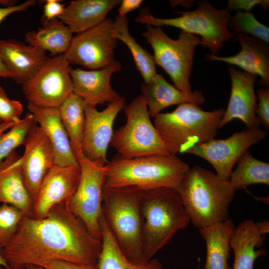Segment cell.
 I'll return each mask as SVG.
<instances>
[{
  "label": "cell",
  "mask_w": 269,
  "mask_h": 269,
  "mask_svg": "<svg viewBox=\"0 0 269 269\" xmlns=\"http://www.w3.org/2000/svg\"><path fill=\"white\" fill-rule=\"evenodd\" d=\"M25 269H44V268L40 266L27 265L25 266Z\"/></svg>",
  "instance_id": "cell-46"
},
{
  "label": "cell",
  "mask_w": 269,
  "mask_h": 269,
  "mask_svg": "<svg viewBox=\"0 0 269 269\" xmlns=\"http://www.w3.org/2000/svg\"><path fill=\"white\" fill-rule=\"evenodd\" d=\"M235 227L232 220L228 219L199 229L206 246L203 269H232L228 260L231 250L230 239Z\"/></svg>",
  "instance_id": "cell-26"
},
{
  "label": "cell",
  "mask_w": 269,
  "mask_h": 269,
  "mask_svg": "<svg viewBox=\"0 0 269 269\" xmlns=\"http://www.w3.org/2000/svg\"><path fill=\"white\" fill-rule=\"evenodd\" d=\"M259 103L257 104L256 116L266 130L269 129V89L260 88L257 91Z\"/></svg>",
  "instance_id": "cell-36"
},
{
  "label": "cell",
  "mask_w": 269,
  "mask_h": 269,
  "mask_svg": "<svg viewBox=\"0 0 269 269\" xmlns=\"http://www.w3.org/2000/svg\"><path fill=\"white\" fill-rule=\"evenodd\" d=\"M141 33L153 49L155 64L169 76L174 86L187 95L193 93L189 79L191 74L195 47L201 45L198 36L181 30L178 38L173 39L161 27L147 25Z\"/></svg>",
  "instance_id": "cell-8"
},
{
  "label": "cell",
  "mask_w": 269,
  "mask_h": 269,
  "mask_svg": "<svg viewBox=\"0 0 269 269\" xmlns=\"http://www.w3.org/2000/svg\"><path fill=\"white\" fill-rule=\"evenodd\" d=\"M17 1L14 0H0V6L2 7H10L17 5Z\"/></svg>",
  "instance_id": "cell-44"
},
{
  "label": "cell",
  "mask_w": 269,
  "mask_h": 269,
  "mask_svg": "<svg viewBox=\"0 0 269 269\" xmlns=\"http://www.w3.org/2000/svg\"><path fill=\"white\" fill-rule=\"evenodd\" d=\"M228 28L233 35L246 34L269 43V27L259 21L251 11H237L231 16Z\"/></svg>",
  "instance_id": "cell-33"
},
{
  "label": "cell",
  "mask_w": 269,
  "mask_h": 269,
  "mask_svg": "<svg viewBox=\"0 0 269 269\" xmlns=\"http://www.w3.org/2000/svg\"><path fill=\"white\" fill-rule=\"evenodd\" d=\"M24 214L6 204L0 205V246L5 247L15 233Z\"/></svg>",
  "instance_id": "cell-34"
},
{
  "label": "cell",
  "mask_w": 269,
  "mask_h": 269,
  "mask_svg": "<svg viewBox=\"0 0 269 269\" xmlns=\"http://www.w3.org/2000/svg\"><path fill=\"white\" fill-rule=\"evenodd\" d=\"M260 4L264 9H268L269 6L268 0H229L226 9L229 10H236L245 12H250L256 5Z\"/></svg>",
  "instance_id": "cell-37"
},
{
  "label": "cell",
  "mask_w": 269,
  "mask_h": 269,
  "mask_svg": "<svg viewBox=\"0 0 269 269\" xmlns=\"http://www.w3.org/2000/svg\"><path fill=\"white\" fill-rule=\"evenodd\" d=\"M269 231V223L267 221L256 223L248 219L235 227L230 242L234 255L232 269H255L256 260L267 255L266 250L260 248L263 245Z\"/></svg>",
  "instance_id": "cell-19"
},
{
  "label": "cell",
  "mask_w": 269,
  "mask_h": 269,
  "mask_svg": "<svg viewBox=\"0 0 269 269\" xmlns=\"http://www.w3.org/2000/svg\"><path fill=\"white\" fill-rule=\"evenodd\" d=\"M65 6L58 0H46L43 6L42 20L49 21L62 14Z\"/></svg>",
  "instance_id": "cell-38"
},
{
  "label": "cell",
  "mask_w": 269,
  "mask_h": 269,
  "mask_svg": "<svg viewBox=\"0 0 269 269\" xmlns=\"http://www.w3.org/2000/svg\"><path fill=\"white\" fill-rule=\"evenodd\" d=\"M1 122H2L0 120V124H1Z\"/></svg>",
  "instance_id": "cell-49"
},
{
  "label": "cell",
  "mask_w": 269,
  "mask_h": 269,
  "mask_svg": "<svg viewBox=\"0 0 269 269\" xmlns=\"http://www.w3.org/2000/svg\"><path fill=\"white\" fill-rule=\"evenodd\" d=\"M142 0H123L120 4L118 9V15L120 16H127V14L137 8L143 2Z\"/></svg>",
  "instance_id": "cell-41"
},
{
  "label": "cell",
  "mask_w": 269,
  "mask_h": 269,
  "mask_svg": "<svg viewBox=\"0 0 269 269\" xmlns=\"http://www.w3.org/2000/svg\"><path fill=\"white\" fill-rule=\"evenodd\" d=\"M36 3V1L35 0H28L12 7L6 8L0 7V23L4 18L10 14L16 12L25 11L29 7L35 5Z\"/></svg>",
  "instance_id": "cell-40"
},
{
  "label": "cell",
  "mask_w": 269,
  "mask_h": 269,
  "mask_svg": "<svg viewBox=\"0 0 269 269\" xmlns=\"http://www.w3.org/2000/svg\"><path fill=\"white\" fill-rule=\"evenodd\" d=\"M267 135L260 127L246 128L224 139L213 138L189 149L193 154L210 163L221 178L229 180L233 168L241 155Z\"/></svg>",
  "instance_id": "cell-13"
},
{
  "label": "cell",
  "mask_w": 269,
  "mask_h": 269,
  "mask_svg": "<svg viewBox=\"0 0 269 269\" xmlns=\"http://www.w3.org/2000/svg\"><path fill=\"white\" fill-rule=\"evenodd\" d=\"M142 191L134 187L103 188V216L125 256L132 262L144 263Z\"/></svg>",
  "instance_id": "cell-5"
},
{
  "label": "cell",
  "mask_w": 269,
  "mask_h": 269,
  "mask_svg": "<svg viewBox=\"0 0 269 269\" xmlns=\"http://www.w3.org/2000/svg\"><path fill=\"white\" fill-rule=\"evenodd\" d=\"M233 36L241 46V50L238 53L228 57L210 53L206 54L205 59L208 61H220L236 65L245 72L259 75L260 84L268 87L269 50L267 43L246 34H237Z\"/></svg>",
  "instance_id": "cell-20"
},
{
  "label": "cell",
  "mask_w": 269,
  "mask_h": 269,
  "mask_svg": "<svg viewBox=\"0 0 269 269\" xmlns=\"http://www.w3.org/2000/svg\"><path fill=\"white\" fill-rule=\"evenodd\" d=\"M121 2V0L72 1L57 18L67 26L72 33L77 34L103 21L109 12Z\"/></svg>",
  "instance_id": "cell-25"
},
{
  "label": "cell",
  "mask_w": 269,
  "mask_h": 269,
  "mask_svg": "<svg viewBox=\"0 0 269 269\" xmlns=\"http://www.w3.org/2000/svg\"><path fill=\"white\" fill-rule=\"evenodd\" d=\"M196 269H201V267H200V262H199L198 266V267L196 268Z\"/></svg>",
  "instance_id": "cell-47"
},
{
  "label": "cell",
  "mask_w": 269,
  "mask_h": 269,
  "mask_svg": "<svg viewBox=\"0 0 269 269\" xmlns=\"http://www.w3.org/2000/svg\"><path fill=\"white\" fill-rule=\"evenodd\" d=\"M0 266L5 267L8 269H10L4 257L3 253V248H2L0 246Z\"/></svg>",
  "instance_id": "cell-45"
},
{
  "label": "cell",
  "mask_w": 269,
  "mask_h": 269,
  "mask_svg": "<svg viewBox=\"0 0 269 269\" xmlns=\"http://www.w3.org/2000/svg\"><path fill=\"white\" fill-rule=\"evenodd\" d=\"M20 162L21 156L14 150L0 165V203L30 216L33 202L24 183Z\"/></svg>",
  "instance_id": "cell-23"
},
{
  "label": "cell",
  "mask_w": 269,
  "mask_h": 269,
  "mask_svg": "<svg viewBox=\"0 0 269 269\" xmlns=\"http://www.w3.org/2000/svg\"><path fill=\"white\" fill-rule=\"evenodd\" d=\"M42 27L37 31L31 30L25 34L26 42L53 55L64 54L73 37L69 27L57 18L42 20Z\"/></svg>",
  "instance_id": "cell-27"
},
{
  "label": "cell",
  "mask_w": 269,
  "mask_h": 269,
  "mask_svg": "<svg viewBox=\"0 0 269 269\" xmlns=\"http://www.w3.org/2000/svg\"><path fill=\"white\" fill-rule=\"evenodd\" d=\"M27 108L49 140L54 152L55 164L80 168L67 132L61 122L59 108H44L28 103Z\"/></svg>",
  "instance_id": "cell-21"
},
{
  "label": "cell",
  "mask_w": 269,
  "mask_h": 269,
  "mask_svg": "<svg viewBox=\"0 0 269 269\" xmlns=\"http://www.w3.org/2000/svg\"><path fill=\"white\" fill-rule=\"evenodd\" d=\"M121 69V64L116 60L99 70H84L70 67L73 93L86 104L95 106L117 101L122 97L112 87L111 79L113 74Z\"/></svg>",
  "instance_id": "cell-18"
},
{
  "label": "cell",
  "mask_w": 269,
  "mask_h": 269,
  "mask_svg": "<svg viewBox=\"0 0 269 269\" xmlns=\"http://www.w3.org/2000/svg\"><path fill=\"white\" fill-rule=\"evenodd\" d=\"M113 21L107 18L73 37L68 49L63 54L69 63L94 70L114 63L118 40L112 34Z\"/></svg>",
  "instance_id": "cell-12"
},
{
  "label": "cell",
  "mask_w": 269,
  "mask_h": 269,
  "mask_svg": "<svg viewBox=\"0 0 269 269\" xmlns=\"http://www.w3.org/2000/svg\"><path fill=\"white\" fill-rule=\"evenodd\" d=\"M177 191L195 227L203 228L229 219L236 190L216 173L199 166L190 168Z\"/></svg>",
  "instance_id": "cell-3"
},
{
  "label": "cell",
  "mask_w": 269,
  "mask_h": 269,
  "mask_svg": "<svg viewBox=\"0 0 269 269\" xmlns=\"http://www.w3.org/2000/svg\"><path fill=\"white\" fill-rule=\"evenodd\" d=\"M126 124L113 132L111 144L123 158L170 154L150 120L141 95L123 108Z\"/></svg>",
  "instance_id": "cell-9"
},
{
  "label": "cell",
  "mask_w": 269,
  "mask_h": 269,
  "mask_svg": "<svg viewBox=\"0 0 269 269\" xmlns=\"http://www.w3.org/2000/svg\"><path fill=\"white\" fill-rule=\"evenodd\" d=\"M125 105V98L109 103L99 111L96 106L85 104V122L82 142L83 155L92 161L106 164L107 152L113 134V125L117 116Z\"/></svg>",
  "instance_id": "cell-14"
},
{
  "label": "cell",
  "mask_w": 269,
  "mask_h": 269,
  "mask_svg": "<svg viewBox=\"0 0 269 269\" xmlns=\"http://www.w3.org/2000/svg\"><path fill=\"white\" fill-rule=\"evenodd\" d=\"M237 163L236 168L231 172L229 178L236 191L255 184L269 185V163L256 158L248 150Z\"/></svg>",
  "instance_id": "cell-31"
},
{
  "label": "cell",
  "mask_w": 269,
  "mask_h": 269,
  "mask_svg": "<svg viewBox=\"0 0 269 269\" xmlns=\"http://www.w3.org/2000/svg\"><path fill=\"white\" fill-rule=\"evenodd\" d=\"M0 269H8L5 267H4L3 266H0Z\"/></svg>",
  "instance_id": "cell-48"
},
{
  "label": "cell",
  "mask_w": 269,
  "mask_h": 269,
  "mask_svg": "<svg viewBox=\"0 0 269 269\" xmlns=\"http://www.w3.org/2000/svg\"><path fill=\"white\" fill-rule=\"evenodd\" d=\"M23 112V106L18 101L9 99L0 86V120L2 122L18 121Z\"/></svg>",
  "instance_id": "cell-35"
},
{
  "label": "cell",
  "mask_w": 269,
  "mask_h": 269,
  "mask_svg": "<svg viewBox=\"0 0 269 269\" xmlns=\"http://www.w3.org/2000/svg\"><path fill=\"white\" fill-rule=\"evenodd\" d=\"M101 228L102 247L97 263L99 269H163L161 263L156 259L140 264L130 261L117 243L103 217Z\"/></svg>",
  "instance_id": "cell-28"
},
{
  "label": "cell",
  "mask_w": 269,
  "mask_h": 269,
  "mask_svg": "<svg viewBox=\"0 0 269 269\" xmlns=\"http://www.w3.org/2000/svg\"><path fill=\"white\" fill-rule=\"evenodd\" d=\"M104 188L131 187L142 191L178 190L190 169L176 155H152L132 158L115 157L104 166Z\"/></svg>",
  "instance_id": "cell-2"
},
{
  "label": "cell",
  "mask_w": 269,
  "mask_h": 269,
  "mask_svg": "<svg viewBox=\"0 0 269 269\" xmlns=\"http://www.w3.org/2000/svg\"><path fill=\"white\" fill-rule=\"evenodd\" d=\"M141 209L143 255L147 262L187 227L190 219L177 190L170 188L142 191Z\"/></svg>",
  "instance_id": "cell-4"
},
{
  "label": "cell",
  "mask_w": 269,
  "mask_h": 269,
  "mask_svg": "<svg viewBox=\"0 0 269 269\" xmlns=\"http://www.w3.org/2000/svg\"><path fill=\"white\" fill-rule=\"evenodd\" d=\"M44 269H99L97 265L54 261L49 263Z\"/></svg>",
  "instance_id": "cell-39"
},
{
  "label": "cell",
  "mask_w": 269,
  "mask_h": 269,
  "mask_svg": "<svg viewBox=\"0 0 269 269\" xmlns=\"http://www.w3.org/2000/svg\"><path fill=\"white\" fill-rule=\"evenodd\" d=\"M197 8L179 12L181 15L170 18H158L144 11L134 18L136 22L154 27L171 26L195 35H200L201 45L217 54L224 44L234 37L228 28L231 16L227 9H217L208 1H198Z\"/></svg>",
  "instance_id": "cell-7"
},
{
  "label": "cell",
  "mask_w": 269,
  "mask_h": 269,
  "mask_svg": "<svg viewBox=\"0 0 269 269\" xmlns=\"http://www.w3.org/2000/svg\"><path fill=\"white\" fill-rule=\"evenodd\" d=\"M18 121L1 122V124H0V134L4 133L5 131L9 130L11 127H12L14 124H15Z\"/></svg>",
  "instance_id": "cell-43"
},
{
  "label": "cell",
  "mask_w": 269,
  "mask_h": 269,
  "mask_svg": "<svg viewBox=\"0 0 269 269\" xmlns=\"http://www.w3.org/2000/svg\"><path fill=\"white\" fill-rule=\"evenodd\" d=\"M0 77L12 78V75L0 55Z\"/></svg>",
  "instance_id": "cell-42"
},
{
  "label": "cell",
  "mask_w": 269,
  "mask_h": 269,
  "mask_svg": "<svg viewBox=\"0 0 269 269\" xmlns=\"http://www.w3.org/2000/svg\"><path fill=\"white\" fill-rule=\"evenodd\" d=\"M112 34L128 47L144 83L148 82L157 73L154 57L131 35L127 16H116L113 21Z\"/></svg>",
  "instance_id": "cell-30"
},
{
  "label": "cell",
  "mask_w": 269,
  "mask_h": 269,
  "mask_svg": "<svg viewBox=\"0 0 269 269\" xmlns=\"http://www.w3.org/2000/svg\"><path fill=\"white\" fill-rule=\"evenodd\" d=\"M229 72L231 94L219 129L234 119L241 120L247 128L259 127L260 124L256 116L258 97L254 89L257 76L233 67H230Z\"/></svg>",
  "instance_id": "cell-17"
},
{
  "label": "cell",
  "mask_w": 269,
  "mask_h": 269,
  "mask_svg": "<svg viewBox=\"0 0 269 269\" xmlns=\"http://www.w3.org/2000/svg\"><path fill=\"white\" fill-rule=\"evenodd\" d=\"M77 161L80 170V179L68 206L93 236L101 241L105 164L99 160H90L84 155Z\"/></svg>",
  "instance_id": "cell-10"
},
{
  "label": "cell",
  "mask_w": 269,
  "mask_h": 269,
  "mask_svg": "<svg viewBox=\"0 0 269 269\" xmlns=\"http://www.w3.org/2000/svg\"><path fill=\"white\" fill-rule=\"evenodd\" d=\"M36 124L33 116L28 113L8 131L0 134V165L16 147L23 145L28 132Z\"/></svg>",
  "instance_id": "cell-32"
},
{
  "label": "cell",
  "mask_w": 269,
  "mask_h": 269,
  "mask_svg": "<svg viewBox=\"0 0 269 269\" xmlns=\"http://www.w3.org/2000/svg\"><path fill=\"white\" fill-rule=\"evenodd\" d=\"M68 202L55 206L42 219L23 217L3 248L10 269H25L27 265L44 268L54 261L97 264L101 241L70 210Z\"/></svg>",
  "instance_id": "cell-1"
},
{
  "label": "cell",
  "mask_w": 269,
  "mask_h": 269,
  "mask_svg": "<svg viewBox=\"0 0 269 269\" xmlns=\"http://www.w3.org/2000/svg\"><path fill=\"white\" fill-rule=\"evenodd\" d=\"M85 104L81 98L72 93L59 107L61 122L77 160L83 155L82 142L85 122Z\"/></svg>",
  "instance_id": "cell-29"
},
{
  "label": "cell",
  "mask_w": 269,
  "mask_h": 269,
  "mask_svg": "<svg viewBox=\"0 0 269 269\" xmlns=\"http://www.w3.org/2000/svg\"><path fill=\"white\" fill-rule=\"evenodd\" d=\"M225 110L205 111L190 103L154 117V126L171 154L186 153L191 148L215 138Z\"/></svg>",
  "instance_id": "cell-6"
},
{
  "label": "cell",
  "mask_w": 269,
  "mask_h": 269,
  "mask_svg": "<svg viewBox=\"0 0 269 269\" xmlns=\"http://www.w3.org/2000/svg\"><path fill=\"white\" fill-rule=\"evenodd\" d=\"M70 67L63 54L49 58L31 78L22 84L28 103L44 108H59L73 93Z\"/></svg>",
  "instance_id": "cell-11"
},
{
  "label": "cell",
  "mask_w": 269,
  "mask_h": 269,
  "mask_svg": "<svg viewBox=\"0 0 269 269\" xmlns=\"http://www.w3.org/2000/svg\"><path fill=\"white\" fill-rule=\"evenodd\" d=\"M0 55L12 75L23 84L31 78L49 58L44 51L10 39L0 40Z\"/></svg>",
  "instance_id": "cell-22"
},
{
  "label": "cell",
  "mask_w": 269,
  "mask_h": 269,
  "mask_svg": "<svg viewBox=\"0 0 269 269\" xmlns=\"http://www.w3.org/2000/svg\"><path fill=\"white\" fill-rule=\"evenodd\" d=\"M141 95L147 106L149 115L155 117L161 110L174 105L190 103L199 106L205 101L202 93L194 90L187 95L169 84L160 74L156 73L141 87Z\"/></svg>",
  "instance_id": "cell-24"
},
{
  "label": "cell",
  "mask_w": 269,
  "mask_h": 269,
  "mask_svg": "<svg viewBox=\"0 0 269 269\" xmlns=\"http://www.w3.org/2000/svg\"></svg>",
  "instance_id": "cell-50"
},
{
  "label": "cell",
  "mask_w": 269,
  "mask_h": 269,
  "mask_svg": "<svg viewBox=\"0 0 269 269\" xmlns=\"http://www.w3.org/2000/svg\"><path fill=\"white\" fill-rule=\"evenodd\" d=\"M80 176V168L52 166L40 185L29 216L42 219L55 206L68 202L77 188Z\"/></svg>",
  "instance_id": "cell-16"
},
{
  "label": "cell",
  "mask_w": 269,
  "mask_h": 269,
  "mask_svg": "<svg viewBox=\"0 0 269 269\" xmlns=\"http://www.w3.org/2000/svg\"><path fill=\"white\" fill-rule=\"evenodd\" d=\"M23 145L21 173L33 203L44 177L55 165L54 152L48 137L37 124L28 132Z\"/></svg>",
  "instance_id": "cell-15"
}]
</instances>
